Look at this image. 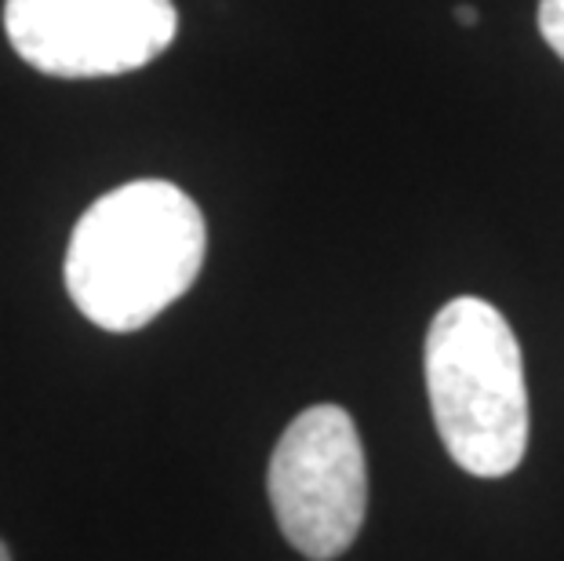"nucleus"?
I'll use <instances>...</instances> for the list:
<instances>
[{
  "label": "nucleus",
  "instance_id": "nucleus-1",
  "mask_svg": "<svg viewBox=\"0 0 564 561\" xmlns=\"http://www.w3.org/2000/svg\"><path fill=\"white\" fill-rule=\"evenodd\" d=\"M208 226L186 190L135 179L102 194L66 248L69 300L91 325L135 332L189 292L204 267Z\"/></svg>",
  "mask_w": 564,
  "mask_h": 561
},
{
  "label": "nucleus",
  "instance_id": "nucleus-4",
  "mask_svg": "<svg viewBox=\"0 0 564 561\" xmlns=\"http://www.w3.org/2000/svg\"><path fill=\"white\" fill-rule=\"evenodd\" d=\"M4 30L47 77H117L153 63L178 33L172 0H8Z\"/></svg>",
  "mask_w": 564,
  "mask_h": 561
},
{
  "label": "nucleus",
  "instance_id": "nucleus-6",
  "mask_svg": "<svg viewBox=\"0 0 564 561\" xmlns=\"http://www.w3.org/2000/svg\"><path fill=\"white\" fill-rule=\"evenodd\" d=\"M459 19L466 22V26H474V22H477V11H474V8H459Z\"/></svg>",
  "mask_w": 564,
  "mask_h": 561
},
{
  "label": "nucleus",
  "instance_id": "nucleus-3",
  "mask_svg": "<svg viewBox=\"0 0 564 561\" xmlns=\"http://www.w3.org/2000/svg\"><path fill=\"white\" fill-rule=\"evenodd\" d=\"M270 504L299 554L332 561L350 551L368 510V467L357 423L339 404L299 412L270 456Z\"/></svg>",
  "mask_w": 564,
  "mask_h": 561
},
{
  "label": "nucleus",
  "instance_id": "nucleus-5",
  "mask_svg": "<svg viewBox=\"0 0 564 561\" xmlns=\"http://www.w3.org/2000/svg\"><path fill=\"white\" fill-rule=\"evenodd\" d=\"M539 33L564 58V0H539Z\"/></svg>",
  "mask_w": 564,
  "mask_h": 561
},
{
  "label": "nucleus",
  "instance_id": "nucleus-2",
  "mask_svg": "<svg viewBox=\"0 0 564 561\" xmlns=\"http://www.w3.org/2000/svg\"><path fill=\"white\" fill-rule=\"evenodd\" d=\"M423 365L448 456L477 477L518 471L528 449V384L510 321L477 295H459L437 310Z\"/></svg>",
  "mask_w": 564,
  "mask_h": 561
},
{
  "label": "nucleus",
  "instance_id": "nucleus-7",
  "mask_svg": "<svg viewBox=\"0 0 564 561\" xmlns=\"http://www.w3.org/2000/svg\"><path fill=\"white\" fill-rule=\"evenodd\" d=\"M0 561H11V554H8V547L0 543Z\"/></svg>",
  "mask_w": 564,
  "mask_h": 561
}]
</instances>
